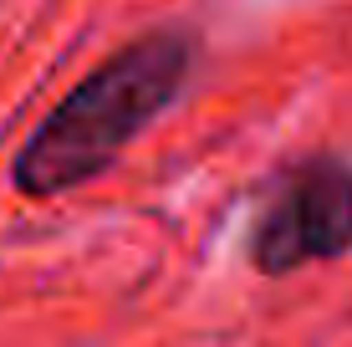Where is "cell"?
Segmentation results:
<instances>
[{"mask_svg": "<svg viewBox=\"0 0 352 347\" xmlns=\"http://www.w3.org/2000/svg\"><path fill=\"white\" fill-rule=\"evenodd\" d=\"M189 62L194 46L179 31H153L123 46L118 56H107L31 133V143L16 159V189L31 199H52L97 179L179 98Z\"/></svg>", "mask_w": 352, "mask_h": 347, "instance_id": "1", "label": "cell"}, {"mask_svg": "<svg viewBox=\"0 0 352 347\" xmlns=\"http://www.w3.org/2000/svg\"><path fill=\"white\" fill-rule=\"evenodd\" d=\"M352 245V169L337 159H311L291 174L276 205L250 235V260L261 276H286L307 260L342 256Z\"/></svg>", "mask_w": 352, "mask_h": 347, "instance_id": "2", "label": "cell"}]
</instances>
